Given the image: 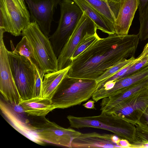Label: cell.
<instances>
[{"mask_svg": "<svg viewBox=\"0 0 148 148\" xmlns=\"http://www.w3.org/2000/svg\"><path fill=\"white\" fill-rule=\"evenodd\" d=\"M19 103L26 113L34 116H45L56 109L51 99L47 98L33 97L22 100Z\"/></svg>", "mask_w": 148, "mask_h": 148, "instance_id": "obj_19", "label": "cell"}, {"mask_svg": "<svg viewBox=\"0 0 148 148\" xmlns=\"http://www.w3.org/2000/svg\"><path fill=\"white\" fill-rule=\"evenodd\" d=\"M140 25L138 34L139 39L145 40L148 38V3L139 18Z\"/></svg>", "mask_w": 148, "mask_h": 148, "instance_id": "obj_26", "label": "cell"}, {"mask_svg": "<svg viewBox=\"0 0 148 148\" xmlns=\"http://www.w3.org/2000/svg\"><path fill=\"white\" fill-rule=\"evenodd\" d=\"M139 40L138 34L100 38L71 62L68 75L96 80L112 66L134 57Z\"/></svg>", "mask_w": 148, "mask_h": 148, "instance_id": "obj_1", "label": "cell"}, {"mask_svg": "<svg viewBox=\"0 0 148 148\" xmlns=\"http://www.w3.org/2000/svg\"><path fill=\"white\" fill-rule=\"evenodd\" d=\"M141 148H148V143L143 145L142 146Z\"/></svg>", "mask_w": 148, "mask_h": 148, "instance_id": "obj_33", "label": "cell"}, {"mask_svg": "<svg viewBox=\"0 0 148 148\" xmlns=\"http://www.w3.org/2000/svg\"><path fill=\"white\" fill-rule=\"evenodd\" d=\"M97 29L94 23L84 13L58 57V70L70 66L71 58L78 43L87 33H95Z\"/></svg>", "mask_w": 148, "mask_h": 148, "instance_id": "obj_12", "label": "cell"}, {"mask_svg": "<svg viewBox=\"0 0 148 148\" xmlns=\"http://www.w3.org/2000/svg\"><path fill=\"white\" fill-rule=\"evenodd\" d=\"M45 74L42 71L36 69V79L34 89L33 97H41V86L43 79Z\"/></svg>", "mask_w": 148, "mask_h": 148, "instance_id": "obj_27", "label": "cell"}, {"mask_svg": "<svg viewBox=\"0 0 148 148\" xmlns=\"http://www.w3.org/2000/svg\"><path fill=\"white\" fill-rule=\"evenodd\" d=\"M59 4L60 16L58 25L49 38L57 58L84 13L73 0H62Z\"/></svg>", "mask_w": 148, "mask_h": 148, "instance_id": "obj_5", "label": "cell"}, {"mask_svg": "<svg viewBox=\"0 0 148 148\" xmlns=\"http://www.w3.org/2000/svg\"><path fill=\"white\" fill-rule=\"evenodd\" d=\"M148 51V42L145 46L142 52L143 53H146Z\"/></svg>", "mask_w": 148, "mask_h": 148, "instance_id": "obj_32", "label": "cell"}, {"mask_svg": "<svg viewBox=\"0 0 148 148\" xmlns=\"http://www.w3.org/2000/svg\"><path fill=\"white\" fill-rule=\"evenodd\" d=\"M107 1L108 0H106Z\"/></svg>", "mask_w": 148, "mask_h": 148, "instance_id": "obj_36", "label": "cell"}, {"mask_svg": "<svg viewBox=\"0 0 148 148\" xmlns=\"http://www.w3.org/2000/svg\"><path fill=\"white\" fill-rule=\"evenodd\" d=\"M148 106V88L139 91L105 112L114 113L135 125L140 120Z\"/></svg>", "mask_w": 148, "mask_h": 148, "instance_id": "obj_10", "label": "cell"}, {"mask_svg": "<svg viewBox=\"0 0 148 148\" xmlns=\"http://www.w3.org/2000/svg\"><path fill=\"white\" fill-rule=\"evenodd\" d=\"M96 25L97 29L109 35L115 34L114 24L85 0H73Z\"/></svg>", "mask_w": 148, "mask_h": 148, "instance_id": "obj_18", "label": "cell"}, {"mask_svg": "<svg viewBox=\"0 0 148 148\" xmlns=\"http://www.w3.org/2000/svg\"><path fill=\"white\" fill-rule=\"evenodd\" d=\"M4 32L0 29V91L5 101L18 104L22 100L11 71L8 51L3 41Z\"/></svg>", "mask_w": 148, "mask_h": 148, "instance_id": "obj_11", "label": "cell"}, {"mask_svg": "<svg viewBox=\"0 0 148 148\" xmlns=\"http://www.w3.org/2000/svg\"><path fill=\"white\" fill-rule=\"evenodd\" d=\"M148 88V77L119 91L114 95L102 99L101 112H105L136 93Z\"/></svg>", "mask_w": 148, "mask_h": 148, "instance_id": "obj_17", "label": "cell"}, {"mask_svg": "<svg viewBox=\"0 0 148 148\" xmlns=\"http://www.w3.org/2000/svg\"><path fill=\"white\" fill-rule=\"evenodd\" d=\"M100 38L97 32L94 34L87 33L75 49L70 59L71 62L90 45Z\"/></svg>", "mask_w": 148, "mask_h": 148, "instance_id": "obj_24", "label": "cell"}, {"mask_svg": "<svg viewBox=\"0 0 148 148\" xmlns=\"http://www.w3.org/2000/svg\"><path fill=\"white\" fill-rule=\"evenodd\" d=\"M10 44L12 51L14 53L24 57L29 60L36 69L39 71H42L35 56L33 47L26 36H23L15 48L11 40Z\"/></svg>", "mask_w": 148, "mask_h": 148, "instance_id": "obj_22", "label": "cell"}, {"mask_svg": "<svg viewBox=\"0 0 148 148\" xmlns=\"http://www.w3.org/2000/svg\"><path fill=\"white\" fill-rule=\"evenodd\" d=\"M138 60L127 70L122 78L134 72L144 66H148V55L141 58L137 57Z\"/></svg>", "mask_w": 148, "mask_h": 148, "instance_id": "obj_28", "label": "cell"}, {"mask_svg": "<svg viewBox=\"0 0 148 148\" xmlns=\"http://www.w3.org/2000/svg\"><path fill=\"white\" fill-rule=\"evenodd\" d=\"M98 87L95 80L71 77L67 74L51 98L52 103L56 109L80 105L92 97Z\"/></svg>", "mask_w": 148, "mask_h": 148, "instance_id": "obj_2", "label": "cell"}, {"mask_svg": "<svg viewBox=\"0 0 148 148\" xmlns=\"http://www.w3.org/2000/svg\"><path fill=\"white\" fill-rule=\"evenodd\" d=\"M136 130L134 140L131 143L132 148H141L148 143V106L142 116L140 121L135 125Z\"/></svg>", "mask_w": 148, "mask_h": 148, "instance_id": "obj_23", "label": "cell"}, {"mask_svg": "<svg viewBox=\"0 0 148 148\" xmlns=\"http://www.w3.org/2000/svg\"><path fill=\"white\" fill-rule=\"evenodd\" d=\"M85 0L114 24L119 12L120 2L106 0Z\"/></svg>", "mask_w": 148, "mask_h": 148, "instance_id": "obj_21", "label": "cell"}, {"mask_svg": "<svg viewBox=\"0 0 148 148\" xmlns=\"http://www.w3.org/2000/svg\"><path fill=\"white\" fill-rule=\"evenodd\" d=\"M148 77V66H145L124 77L102 86L97 89L92 97L95 102L114 95L133 84Z\"/></svg>", "mask_w": 148, "mask_h": 148, "instance_id": "obj_14", "label": "cell"}, {"mask_svg": "<svg viewBox=\"0 0 148 148\" xmlns=\"http://www.w3.org/2000/svg\"><path fill=\"white\" fill-rule=\"evenodd\" d=\"M121 139L114 134L95 132L81 133L73 140L71 146L72 148H122L119 144Z\"/></svg>", "mask_w": 148, "mask_h": 148, "instance_id": "obj_15", "label": "cell"}, {"mask_svg": "<svg viewBox=\"0 0 148 148\" xmlns=\"http://www.w3.org/2000/svg\"><path fill=\"white\" fill-rule=\"evenodd\" d=\"M148 55V52L147 53H146V54H145L144 56H143V57H144V56H146V55Z\"/></svg>", "mask_w": 148, "mask_h": 148, "instance_id": "obj_35", "label": "cell"}, {"mask_svg": "<svg viewBox=\"0 0 148 148\" xmlns=\"http://www.w3.org/2000/svg\"><path fill=\"white\" fill-rule=\"evenodd\" d=\"M95 101L94 100H90L88 101L83 106L85 108L89 109H95Z\"/></svg>", "mask_w": 148, "mask_h": 148, "instance_id": "obj_30", "label": "cell"}, {"mask_svg": "<svg viewBox=\"0 0 148 148\" xmlns=\"http://www.w3.org/2000/svg\"><path fill=\"white\" fill-rule=\"evenodd\" d=\"M119 144L122 148H130L131 144L127 140L121 139L119 141Z\"/></svg>", "mask_w": 148, "mask_h": 148, "instance_id": "obj_31", "label": "cell"}, {"mask_svg": "<svg viewBox=\"0 0 148 148\" xmlns=\"http://www.w3.org/2000/svg\"><path fill=\"white\" fill-rule=\"evenodd\" d=\"M25 3V0H0V29L15 36L22 34L31 22Z\"/></svg>", "mask_w": 148, "mask_h": 148, "instance_id": "obj_6", "label": "cell"}, {"mask_svg": "<svg viewBox=\"0 0 148 148\" xmlns=\"http://www.w3.org/2000/svg\"><path fill=\"white\" fill-rule=\"evenodd\" d=\"M0 108L9 123L21 134L34 143L42 145L32 124V116L26 113L20 104L11 103L0 99Z\"/></svg>", "mask_w": 148, "mask_h": 148, "instance_id": "obj_9", "label": "cell"}, {"mask_svg": "<svg viewBox=\"0 0 148 148\" xmlns=\"http://www.w3.org/2000/svg\"><path fill=\"white\" fill-rule=\"evenodd\" d=\"M32 116L36 134L44 142L72 148L73 140L81 134L72 128L60 126L45 116Z\"/></svg>", "mask_w": 148, "mask_h": 148, "instance_id": "obj_8", "label": "cell"}, {"mask_svg": "<svg viewBox=\"0 0 148 148\" xmlns=\"http://www.w3.org/2000/svg\"><path fill=\"white\" fill-rule=\"evenodd\" d=\"M61 0H25L29 11L30 20L36 21L42 32L48 37L55 10Z\"/></svg>", "mask_w": 148, "mask_h": 148, "instance_id": "obj_13", "label": "cell"}, {"mask_svg": "<svg viewBox=\"0 0 148 148\" xmlns=\"http://www.w3.org/2000/svg\"><path fill=\"white\" fill-rule=\"evenodd\" d=\"M136 59L134 57L125 59L112 66L108 69L103 74L98 77L95 80L98 84L115 74Z\"/></svg>", "mask_w": 148, "mask_h": 148, "instance_id": "obj_25", "label": "cell"}, {"mask_svg": "<svg viewBox=\"0 0 148 148\" xmlns=\"http://www.w3.org/2000/svg\"><path fill=\"white\" fill-rule=\"evenodd\" d=\"M31 44L41 70L46 73L58 70V58L49 38L41 30L35 21L31 22L22 31Z\"/></svg>", "mask_w": 148, "mask_h": 148, "instance_id": "obj_4", "label": "cell"}, {"mask_svg": "<svg viewBox=\"0 0 148 148\" xmlns=\"http://www.w3.org/2000/svg\"><path fill=\"white\" fill-rule=\"evenodd\" d=\"M117 18L114 23L115 34L128 35L135 14L138 8V0H121Z\"/></svg>", "mask_w": 148, "mask_h": 148, "instance_id": "obj_16", "label": "cell"}, {"mask_svg": "<svg viewBox=\"0 0 148 148\" xmlns=\"http://www.w3.org/2000/svg\"><path fill=\"white\" fill-rule=\"evenodd\" d=\"M70 65L44 75L41 86L42 97L51 99L61 82L68 74Z\"/></svg>", "mask_w": 148, "mask_h": 148, "instance_id": "obj_20", "label": "cell"}, {"mask_svg": "<svg viewBox=\"0 0 148 148\" xmlns=\"http://www.w3.org/2000/svg\"><path fill=\"white\" fill-rule=\"evenodd\" d=\"M138 8L139 13V18H140L144 10L148 3V0H138Z\"/></svg>", "mask_w": 148, "mask_h": 148, "instance_id": "obj_29", "label": "cell"}, {"mask_svg": "<svg viewBox=\"0 0 148 148\" xmlns=\"http://www.w3.org/2000/svg\"><path fill=\"white\" fill-rule=\"evenodd\" d=\"M110 0V1H112L113 2H114L116 3H119L120 2L121 0Z\"/></svg>", "mask_w": 148, "mask_h": 148, "instance_id": "obj_34", "label": "cell"}, {"mask_svg": "<svg viewBox=\"0 0 148 148\" xmlns=\"http://www.w3.org/2000/svg\"><path fill=\"white\" fill-rule=\"evenodd\" d=\"M10 67L22 100L33 97L36 69L24 57L8 51Z\"/></svg>", "mask_w": 148, "mask_h": 148, "instance_id": "obj_7", "label": "cell"}, {"mask_svg": "<svg viewBox=\"0 0 148 148\" xmlns=\"http://www.w3.org/2000/svg\"><path fill=\"white\" fill-rule=\"evenodd\" d=\"M67 118L72 128L91 127L105 130L121 139L127 140L130 143L135 140V125L123 120L114 113L101 112L98 116L83 117L69 115Z\"/></svg>", "mask_w": 148, "mask_h": 148, "instance_id": "obj_3", "label": "cell"}]
</instances>
